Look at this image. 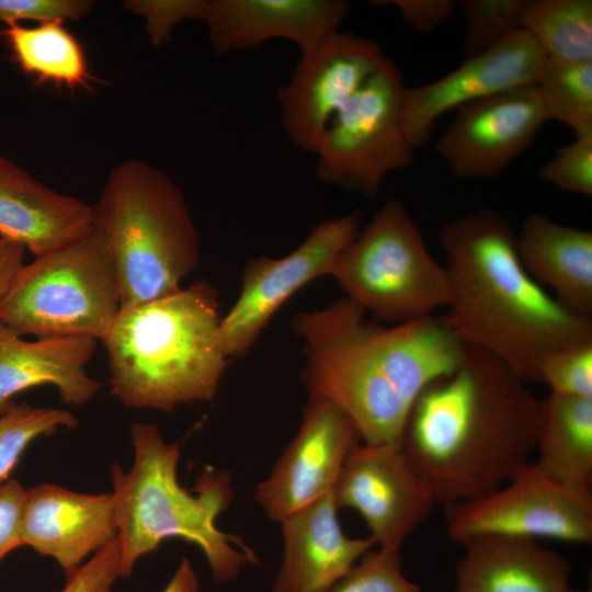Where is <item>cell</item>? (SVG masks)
<instances>
[{
	"label": "cell",
	"mask_w": 592,
	"mask_h": 592,
	"mask_svg": "<svg viewBox=\"0 0 592 592\" xmlns=\"http://www.w3.org/2000/svg\"><path fill=\"white\" fill-rule=\"evenodd\" d=\"M452 298L443 317L465 344L508 365L523 382L539 383L551 353L592 340V319L566 309L525 271L506 219L481 207L439 231Z\"/></svg>",
	"instance_id": "cell-3"
},
{
	"label": "cell",
	"mask_w": 592,
	"mask_h": 592,
	"mask_svg": "<svg viewBox=\"0 0 592 592\" xmlns=\"http://www.w3.org/2000/svg\"><path fill=\"white\" fill-rule=\"evenodd\" d=\"M536 466L569 489L591 493L592 398L549 392L539 400Z\"/></svg>",
	"instance_id": "cell-24"
},
{
	"label": "cell",
	"mask_w": 592,
	"mask_h": 592,
	"mask_svg": "<svg viewBox=\"0 0 592 592\" xmlns=\"http://www.w3.org/2000/svg\"><path fill=\"white\" fill-rule=\"evenodd\" d=\"M365 314L345 297L296 316L293 330L305 348L301 378L309 398L350 417L362 443L399 447L414 400L457 367L465 343L443 317L379 327Z\"/></svg>",
	"instance_id": "cell-2"
},
{
	"label": "cell",
	"mask_w": 592,
	"mask_h": 592,
	"mask_svg": "<svg viewBox=\"0 0 592 592\" xmlns=\"http://www.w3.org/2000/svg\"><path fill=\"white\" fill-rule=\"evenodd\" d=\"M329 276L365 312L395 325L432 316L452 298L446 269L398 198L386 201L360 229Z\"/></svg>",
	"instance_id": "cell-7"
},
{
	"label": "cell",
	"mask_w": 592,
	"mask_h": 592,
	"mask_svg": "<svg viewBox=\"0 0 592 592\" xmlns=\"http://www.w3.org/2000/svg\"><path fill=\"white\" fill-rule=\"evenodd\" d=\"M406 88L400 69L385 56L322 134L316 151L321 182L374 197L388 173L413 162L401 124Z\"/></svg>",
	"instance_id": "cell-9"
},
{
	"label": "cell",
	"mask_w": 592,
	"mask_h": 592,
	"mask_svg": "<svg viewBox=\"0 0 592 592\" xmlns=\"http://www.w3.org/2000/svg\"><path fill=\"white\" fill-rule=\"evenodd\" d=\"M362 443L350 417L334 403L309 398L296 435L255 489L265 515L280 523L333 490L342 467Z\"/></svg>",
	"instance_id": "cell-14"
},
{
	"label": "cell",
	"mask_w": 592,
	"mask_h": 592,
	"mask_svg": "<svg viewBox=\"0 0 592 592\" xmlns=\"http://www.w3.org/2000/svg\"><path fill=\"white\" fill-rule=\"evenodd\" d=\"M338 509L356 511L379 550L399 554L435 503L399 447L360 443L333 488Z\"/></svg>",
	"instance_id": "cell-13"
},
{
	"label": "cell",
	"mask_w": 592,
	"mask_h": 592,
	"mask_svg": "<svg viewBox=\"0 0 592 592\" xmlns=\"http://www.w3.org/2000/svg\"><path fill=\"white\" fill-rule=\"evenodd\" d=\"M25 251L20 242L0 236V307L24 265Z\"/></svg>",
	"instance_id": "cell-38"
},
{
	"label": "cell",
	"mask_w": 592,
	"mask_h": 592,
	"mask_svg": "<svg viewBox=\"0 0 592 592\" xmlns=\"http://www.w3.org/2000/svg\"><path fill=\"white\" fill-rule=\"evenodd\" d=\"M325 592H421L401 570L399 554L368 551L352 570Z\"/></svg>",
	"instance_id": "cell-31"
},
{
	"label": "cell",
	"mask_w": 592,
	"mask_h": 592,
	"mask_svg": "<svg viewBox=\"0 0 592 592\" xmlns=\"http://www.w3.org/2000/svg\"><path fill=\"white\" fill-rule=\"evenodd\" d=\"M539 383L551 394L592 398V340L565 346L539 367Z\"/></svg>",
	"instance_id": "cell-30"
},
{
	"label": "cell",
	"mask_w": 592,
	"mask_h": 592,
	"mask_svg": "<svg viewBox=\"0 0 592 592\" xmlns=\"http://www.w3.org/2000/svg\"><path fill=\"white\" fill-rule=\"evenodd\" d=\"M123 8L140 15L155 46L172 39V30L184 20L204 21L207 0H127Z\"/></svg>",
	"instance_id": "cell-33"
},
{
	"label": "cell",
	"mask_w": 592,
	"mask_h": 592,
	"mask_svg": "<svg viewBox=\"0 0 592 592\" xmlns=\"http://www.w3.org/2000/svg\"><path fill=\"white\" fill-rule=\"evenodd\" d=\"M221 319L218 291L205 281L122 308L102 340L111 395L162 412L212 400L229 361Z\"/></svg>",
	"instance_id": "cell-4"
},
{
	"label": "cell",
	"mask_w": 592,
	"mask_h": 592,
	"mask_svg": "<svg viewBox=\"0 0 592 592\" xmlns=\"http://www.w3.org/2000/svg\"><path fill=\"white\" fill-rule=\"evenodd\" d=\"M116 536L112 492L80 493L56 485L26 490L23 545L53 558L66 576Z\"/></svg>",
	"instance_id": "cell-17"
},
{
	"label": "cell",
	"mask_w": 592,
	"mask_h": 592,
	"mask_svg": "<svg viewBox=\"0 0 592 592\" xmlns=\"http://www.w3.org/2000/svg\"><path fill=\"white\" fill-rule=\"evenodd\" d=\"M566 592H592V591H591V589H589V590H576V589L570 588Z\"/></svg>",
	"instance_id": "cell-40"
},
{
	"label": "cell",
	"mask_w": 592,
	"mask_h": 592,
	"mask_svg": "<svg viewBox=\"0 0 592 592\" xmlns=\"http://www.w3.org/2000/svg\"><path fill=\"white\" fill-rule=\"evenodd\" d=\"M121 309L113 260L92 226L82 238L24 263L0 307V321L22 337L102 341Z\"/></svg>",
	"instance_id": "cell-8"
},
{
	"label": "cell",
	"mask_w": 592,
	"mask_h": 592,
	"mask_svg": "<svg viewBox=\"0 0 592 592\" xmlns=\"http://www.w3.org/2000/svg\"><path fill=\"white\" fill-rule=\"evenodd\" d=\"M539 400L501 360L465 344L457 367L414 400L399 449L435 503L486 494L530 463Z\"/></svg>",
	"instance_id": "cell-1"
},
{
	"label": "cell",
	"mask_w": 592,
	"mask_h": 592,
	"mask_svg": "<svg viewBox=\"0 0 592 592\" xmlns=\"http://www.w3.org/2000/svg\"><path fill=\"white\" fill-rule=\"evenodd\" d=\"M361 217L356 209L326 219L287 255L247 262L238 297L221 319L220 337L228 358L244 356L294 293L317 277L329 276L339 253L360 231Z\"/></svg>",
	"instance_id": "cell-11"
},
{
	"label": "cell",
	"mask_w": 592,
	"mask_h": 592,
	"mask_svg": "<svg viewBox=\"0 0 592 592\" xmlns=\"http://www.w3.org/2000/svg\"><path fill=\"white\" fill-rule=\"evenodd\" d=\"M200 581L191 565L183 558L162 592H198Z\"/></svg>",
	"instance_id": "cell-39"
},
{
	"label": "cell",
	"mask_w": 592,
	"mask_h": 592,
	"mask_svg": "<svg viewBox=\"0 0 592 592\" xmlns=\"http://www.w3.org/2000/svg\"><path fill=\"white\" fill-rule=\"evenodd\" d=\"M96 346L89 337L25 340L0 321V412L18 394L44 385L54 386L68 405L89 402L103 386L87 371Z\"/></svg>",
	"instance_id": "cell-20"
},
{
	"label": "cell",
	"mask_w": 592,
	"mask_h": 592,
	"mask_svg": "<svg viewBox=\"0 0 592 592\" xmlns=\"http://www.w3.org/2000/svg\"><path fill=\"white\" fill-rule=\"evenodd\" d=\"M547 121L535 83L526 84L457 109L435 150L455 178H493L532 145Z\"/></svg>",
	"instance_id": "cell-15"
},
{
	"label": "cell",
	"mask_w": 592,
	"mask_h": 592,
	"mask_svg": "<svg viewBox=\"0 0 592 592\" xmlns=\"http://www.w3.org/2000/svg\"><path fill=\"white\" fill-rule=\"evenodd\" d=\"M90 0H0V21L18 23L33 20L42 23L77 21L93 7Z\"/></svg>",
	"instance_id": "cell-35"
},
{
	"label": "cell",
	"mask_w": 592,
	"mask_h": 592,
	"mask_svg": "<svg viewBox=\"0 0 592 592\" xmlns=\"http://www.w3.org/2000/svg\"><path fill=\"white\" fill-rule=\"evenodd\" d=\"M462 546L456 592H566L571 588L567 559L536 539L485 535Z\"/></svg>",
	"instance_id": "cell-22"
},
{
	"label": "cell",
	"mask_w": 592,
	"mask_h": 592,
	"mask_svg": "<svg viewBox=\"0 0 592 592\" xmlns=\"http://www.w3.org/2000/svg\"><path fill=\"white\" fill-rule=\"evenodd\" d=\"M545 57L592 60V1H530L524 26Z\"/></svg>",
	"instance_id": "cell-26"
},
{
	"label": "cell",
	"mask_w": 592,
	"mask_h": 592,
	"mask_svg": "<svg viewBox=\"0 0 592 592\" xmlns=\"http://www.w3.org/2000/svg\"><path fill=\"white\" fill-rule=\"evenodd\" d=\"M534 83L548 121H558L576 137L592 136V60L544 56Z\"/></svg>",
	"instance_id": "cell-27"
},
{
	"label": "cell",
	"mask_w": 592,
	"mask_h": 592,
	"mask_svg": "<svg viewBox=\"0 0 592 592\" xmlns=\"http://www.w3.org/2000/svg\"><path fill=\"white\" fill-rule=\"evenodd\" d=\"M447 536L458 544L485 535L592 543V494L554 481L535 463L499 488L444 505Z\"/></svg>",
	"instance_id": "cell-10"
},
{
	"label": "cell",
	"mask_w": 592,
	"mask_h": 592,
	"mask_svg": "<svg viewBox=\"0 0 592 592\" xmlns=\"http://www.w3.org/2000/svg\"><path fill=\"white\" fill-rule=\"evenodd\" d=\"M537 174L562 190L592 196V136L576 137L560 147Z\"/></svg>",
	"instance_id": "cell-32"
},
{
	"label": "cell",
	"mask_w": 592,
	"mask_h": 592,
	"mask_svg": "<svg viewBox=\"0 0 592 592\" xmlns=\"http://www.w3.org/2000/svg\"><path fill=\"white\" fill-rule=\"evenodd\" d=\"M333 490L284 517L283 560L273 592H325L375 545L349 537L338 520Z\"/></svg>",
	"instance_id": "cell-19"
},
{
	"label": "cell",
	"mask_w": 592,
	"mask_h": 592,
	"mask_svg": "<svg viewBox=\"0 0 592 592\" xmlns=\"http://www.w3.org/2000/svg\"><path fill=\"white\" fill-rule=\"evenodd\" d=\"M76 425V417L67 410L11 402L0 412V482L8 480L33 441Z\"/></svg>",
	"instance_id": "cell-28"
},
{
	"label": "cell",
	"mask_w": 592,
	"mask_h": 592,
	"mask_svg": "<svg viewBox=\"0 0 592 592\" xmlns=\"http://www.w3.org/2000/svg\"><path fill=\"white\" fill-rule=\"evenodd\" d=\"M530 0H463L465 59L479 55L523 30Z\"/></svg>",
	"instance_id": "cell-29"
},
{
	"label": "cell",
	"mask_w": 592,
	"mask_h": 592,
	"mask_svg": "<svg viewBox=\"0 0 592 592\" xmlns=\"http://www.w3.org/2000/svg\"><path fill=\"white\" fill-rule=\"evenodd\" d=\"M384 58L375 41L340 31L303 52L288 82L276 92L292 143L316 153L332 117Z\"/></svg>",
	"instance_id": "cell-12"
},
{
	"label": "cell",
	"mask_w": 592,
	"mask_h": 592,
	"mask_svg": "<svg viewBox=\"0 0 592 592\" xmlns=\"http://www.w3.org/2000/svg\"><path fill=\"white\" fill-rule=\"evenodd\" d=\"M544 54L525 31L464 59L455 70L426 84L406 88L401 110L403 134L415 149L423 145L446 112L494 94L534 83Z\"/></svg>",
	"instance_id": "cell-16"
},
{
	"label": "cell",
	"mask_w": 592,
	"mask_h": 592,
	"mask_svg": "<svg viewBox=\"0 0 592 592\" xmlns=\"http://www.w3.org/2000/svg\"><path fill=\"white\" fill-rule=\"evenodd\" d=\"M26 489L15 479L0 482V565L8 554L24 546L22 516Z\"/></svg>",
	"instance_id": "cell-36"
},
{
	"label": "cell",
	"mask_w": 592,
	"mask_h": 592,
	"mask_svg": "<svg viewBox=\"0 0 592 592\" xmlns=\"http://www.w3.org/2000/svg\"><path fill=\"white\" fill-rule=\"evenodd\" d=\"M121 545L116 536L70 574L61 592H115L113 585L121 578Z\"/></svg>",
	"instance_id": "cell-34"
},
{
	"label": "cell",
	"mask_w": 592,
	"mask_h": 592,
	"mask_svg": "<svg viewBox=\"0 0 592 592\" xmlns=\"http://www.w3.org/2000/svg\"><path fill=\"white\" fill-rule=\"evenodd\" d=\"M1 34L21 70L36 82H52L70 90L91 89L93 77L84 50L62 22L32 27L8 23Z\"/></svg>",
	"instance_id": "cell-25"
},
{
	"label": "cell",
	"mask_w": 592,
	"mask_h": 592,
	"mask_svg": "<svg viewBox=\"0 0 592 592\" xmlns=\"http://www.w3.org/2000/svg\"><path fill=\"white\" fill-rule=\"evenodd\" d=\"M92 226L113 260L122 308L179 292L198 265L200 234L181 190L140 159L110 171L92 206Z\"/></svg>",
	"instance_id": "cell-6"
},
{
	"label": "cell",
	"mask_w": 592,
	"mask_h": 592,
	"mask_svg": "<svg viewBox=\"0 0 592 592\" xmlns=\"http://www.w3.org/2000/svg\"><path fill=\"white\" fill-rule=\"evenodd\" d=\"M350 8L344 0H207L204 21L220 54L273 38L289 39L303 53L340 31Z\"/></svg>",
	"instance_id": "cell-18"
},
{
	"label": "cell",
	"mask_w": 592,
	"mask_h": 592,
	"mask_svg": "<svg viewBox=\"0 0 592 592\" xmlns=\"http://www.w3.org/2000/svg\"><path fill=\"white\" fill-rule=\"evenodd\" d=\"M525 271L572 314L592 319V232L532 214L515 234Z\"/></svg>",
	"instance_id": "cell-23"
},
{
	"label": "cell",
	"mask_w": 592,
	"mask_h": 592,
	"mask_svg": "<svg viewBox=\"0 0 592 592\" xmlns=\"http://www.w3.org/2000/svg\"><path fill=\"white\" fill-rule=\"evenodd\" d=\"M130 439L132 468L111 467L121 578H129L141 557L175 537L202 550L217 582L231 581L246 565L258 562L240 537L217 527L234 494L227 471L207 467L190 491L178 480L180 442H166L156 425L141 422L132 424Z\"/></svg>",
	"instance_id": "cell-5"
},
{
	"label": "cell",
	"mask_w": 592,
	"mask_h": 592,
	"mask_svg": "<svg viewBox=\"0 0 592 592\" xmlns=\"http://www.w3.org/2000/svg\"><path fill=\"white\" fill-rule=\"evenodd\" d=\"M398 9L405 22L419 33H430L443 26L456 11L454 0H390L375 1Z\"/></svg>",
	"instance_id": "cell-37"
},
{
	"label": "cell",
	"mask_w": 592,
	"mask_h": 592,
	"mask_svg": "<svg viewBox=\"0 0 592 592\" xmlns=\"http://www.w3.org/2000/svg\"><path fill=\"white\" fill-rule=\"evenodd\" d=\"M91 228V205L46 186L0 156V236L36 257L82 238Z\"/></svg>",
	"instance_id": "cell-21"
}]
</instances>
